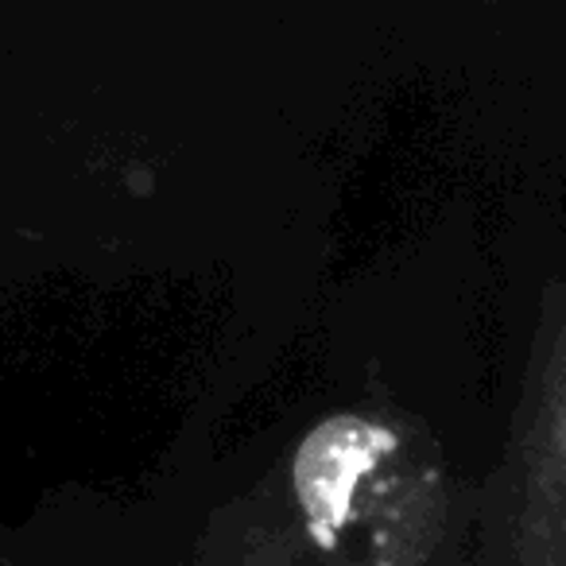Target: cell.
Wrapping results in <instances>:
<instances>
[{
    "label": "cell",
    "mask_w": 566,
    "mask_h": 566,
    "mask_svg": "<svg viewBox=\"0 0 566 566\" xmlns=\"http://www.w3.org/2000/svg\"><path fill=\"white\" fill-rule=\"evenodd\" d=\"M396 454V434L357 416H334L295 454V493L315 543L331 555L346 547L361 496Z\"/></svg>",
    "instance_id": "1"
}]
</instances>
